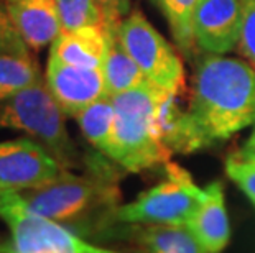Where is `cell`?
Wrapping results in <instances>:
<instances>
[{
	"label": "cell",
	"instance_id": "obj_19",
	"mask_svg": "<svg viewBox=\"0 0 255 253\" xmlns=\"http://www.w3.org/2000/svg\"><path fill=\"white\" fill-rule=\"evenodd\" d=\"M63 30L102 26V15L94 0H55Z\"/></svg>",
	"mask_w": 255,
	"mask_h": 253
},
{
	"label": "cell",
	"instance_id": "obj_23",
	"mask_svg": "<svg viewBox=\"0 0 255 253\" xmlns=\"http://www.w3.org/2000/svg\"><path fill=\"white\" fill-rule=\"evenodd\" d=\"M102 15V28L119 26L121 21L132 12L130 0H94Z\"/></svg>",
	"mask_w": 255,
	"mask_h": 253
},
{
	"label": "cell",
	"instance_id": "obj_15",
	"mask_svg": "<svg viewBox=\"0 0 255 253\" xmlns=\"http://www.w3.org/2000/svg\"><path fill=\"white\" fill-rule=\"evenodd\" d=\"M135 237L150 253H206L188 225H138Z\"/></svg>",
	"mask_w": 255,
	"mask_h": 253
},
{
	"label": "cell",
	"instance_id": "obj_20",
	"mask_svg": "<svg viewBox=\"0 0 255 253\" xmlns=\"http://www.w3.org/2000/svg\"><path fill=\"white\" fill-rule=\"evenodd\" d=\"M226 174L237 184L244 194L255 206V163L242 158L241 155L231 156L226 161Z\"/></svg>",
	"mask_w": 255,
	"mask_h": 253
},
{
	"label": "cell",
	"instance_id": "obj_25",
	"mask_svg": "<svg viewBox=\"0 0 255 253\" xmlns=\"http://www.w3.org/2000/svg\"><path fill=\"white\" fill-rule=\"evenodd\" d=\"M0 253H10V239H5L2 234H0Z\"/></svg>",
	"mask_w": 255,
	"mask_h": 253
},
{
	"label": "cell",
	"instance_id": "obj_2",
	"mask_svg": "<svg viewBox=\"0 0 255 253\" xmlns=\"http://www.w3.org/2000/svg\"><path fill=\"white\" fill-rule=\"evenodd\" d=\"M20 194L38 214L91 237L109 232L112 214L121 206L117 182L101 165L81 176L64 171L56 179Z\"/></svg>",
	"mask_w": 255,
	"mask_h": 253
},
{
	"label": "cell",
	"instance_id": "obj_10",
	"mask_svg": "<svg viewBox=\"0 0 255 253\" xmlns=\"http://www.w3.org/2000/svg\"><path fill=\"white\" fill-rule=\"evenodd\" d=\"M45 83L61 110L69 117H76L92 102L107 95L102 69L71 66L53 58H48Z\"/></svg>",
	"mask_w": 255,
	"mask_h": 253
},
{
	"label": "cell",
	"instance_id": "obj_5",
	"mask_svg": "<svg viewBox=\"0 0 255 253\" xmlns=\"http://www.w3.org/2000/svg\"><path fill=\"white\" fill-rule=\"evenodd\" d=\"M204 189L183 166L168 161L165 179L142 192L135 201L121 204L112 214L117 225H186L198 209Z\"/></svg>",
	"mask_w": 255,
	"mask_h": 253
},
{
	"label": "cell",
	"instance_id": "obj_8",
	"mask_svg": "<svg viewBox=\"0 0 255 253\" xmlns=\"http://www.w3.org/2000/svg\"><path fill=\"white\" fill-rule=\"evenodd\" d=\"M68 171L45 147L31 138L0 142V191L23 192Z\"/></svg>",
	"mask_w": 255,
	"mask_h": 253
},
{
	"label": "cell",
	"instance_id": "obj_4",
	"mask_svg": "<svg viewBox=\"0 0 255 253\" xmlns=\"http://www.w3.org/2000/svg\"><path fill=\"white\" fill-rule=\"evenodd\" d=\"M64 117L45 79L0 102V128L26 133L69 171L83 165V158L69 137Z\"/></svg>",
	"mask_w": 255,
	"mask_h": 253
},
{
	"label": "cell",
	"instance_id": "obj_11",
	"mask_svg": "<svg viewBox=\"0 0 255 253\" xmlns=\"http://www.w3.org/2000/svg\"><path fill=\"white\" fill-rule=\"evenodd\" d=\"M13 26L30 50H41L63 31L55 0H3Z\"/></svg>",
	"mask_w": 255,
	"mask_h": 253
},
{
	"label": "cell",
	"instance_id": "obj_24",
	"mask_svg": "<svg viewBox=\"0 0 255 253\" xmlns=\"http://www.w3.org/2000/svg\"><path fill=\"white\" fill-rule=\"evenodd\" d=\"M242 152H255V125L252 127V133H251V137L247 138L246 147L242 148Z\"/></svg>",
	"mask_w": 255,
	"mask_h": 253
},
{
	"label": "cell",
	"instance_id": "obj_27",
	"mask_svg": "<svg viewBox=\"0 0 255 253\" xmlns=\"http://www.w3.org/2000/svg\"><path fill=\"white\" fill-rule=\"evenodd\" d=\"M153 2H155V3H158V0H153Z\"/></svg>",
	"mask_w": 255,
	"mask_h": 253
},
{
	"label": "cell",
	"instance_id": "obj_26",
	"mask_svg": "<svg viewBox=\"0 0 255 253\" xmlns=\"http://www.w3.org/2000/svg\"><path fill=\"white\" fill-rule=\"evenodd\" d=\"M239 155H241L242 158L251 160V161H254V163H255V152H241Z\"/></svg>",
	"mask_w": 255,
	"mask_h": 253
},
{
	"label": "cell",
	"instance_id": "obj_17",
	"mask_svg": "<svg viewBox=\"0 0 255 253\" xmlns=\"http://www.w3.org/2000/svg\"><path fill=\"white\" fill-rule=\"evenodd\" d=\"M45 79L31 56L0 55V102Z\"/></svg>",
	"mask_w": 255,
	"mask_h": 253
},
{
	"label": "cell",
	"instance_id": "obj_13",
	"mask_svg": "<svg viewBox=\"0 0 255 253\" xmlns=\"http://www.w3.org/2000/svg\"><path fill=\"white\" fill-rule=\"evenodd\" d=\"M107 53V38L102 26L91 25L63 30L51 43L50 58L78 68L101 69Z\"/></svg>",
	"mask_w": 255,
	"mask_h": 253
},
{
	"label": "cell",
	"instance_id": "obj_22",
	"mask_svg": "<svg viewBox=\"0 0 255 253\" xmlns=\"http://www.w3.org/2000/svg\"><path fill=\"white\" fill-rule=\"evenodd\" d=\"M0 55L30 56V48L13 26L5 7H0Z\"/></svg>",
	"mask_w": 255,
	"mask_h": 253
},
{
	"label": "cell",
	"instance_id": "obj_18",
	"mask_svg": "<svg viewBox=\"0 0 255 253\" xmlns=\"http://www.w3.org/2000/svg\"><path fill=\"white\" fill-rule=\"evenodd\" d=\"M199 0H158L178 48L186 56L198 50L193 38V15Z\"/></svg>",
	"mask_w": 255,
	"mask_h": 253
},
{
	"label": "cell",
	"instance_id": "obj_21",
	"mask_svg": "<svg viewBox=\"0 0 255 253\" xmlns=\"http://www.w3.org/2000/svg\"><path fill=\"white\" fill-rule=\"evenodd\" d=\"M242 28L239 53L255 69V0H242Z\"/></svg>",
	"mask_w": 255,
	"mask_h": 253
},
{
	"label": "cell",
	"instance_id": "obj_12",
	"mask_svg": "<svg viewBox=\"0 0 255 253\" xmlns=\"http://www.w3.org/2000/svg\"><path fill=\"white\" fill-rule=\"evenodd\" d=\"M186 225L206 253H221L226 249L231 239V224L221 181H213L204 187V196Z\"/></svg>",
	"mask_w": 255,
	"mask_h": 253
},
{
	"label": "cell",
	"instance_id": "obj_6",
	"mask_svg": "<svg viewBox=\"0 0 255 253\" xmlns=\"http://www.w3.org/2000/svg\"><path fill=\"white\" fill-rule=\"evenodd\" d=\"M0 217L10 230V253H124L91 244L38 214L17 191H0Z\"/></svg>",
	"mask_w": 255,
	"mask_h": 253
},
{
	"label": "cell",
	"instance_id": "obj_9",
	"mask_svg": "<svg viewBox=\"0 0 255 253\" xmlns=\"http://www.w3.org/2000/svg\"><path fill=\"white\" fill-rule=\"evenodd\" d=\"M242 0H199L193 15V38L199 51L226 55L239 45Z\"/></svg>",
	"mask_w": 255,
	"mask_h": 253
},
{
	"label": "cell",
	"instance_id": "obj_1",
	"mask_svg": "<svg viewBox=\"0 0 255 253\" xmlns=\"http://www.w3.org/2000/svg\"><path fill=\"white\" fill-rule=\"evenodd\" d=\"M199 150L255 125V69L246 59L208 55L194 74L188 107Z\"/></svg>",
	"mask_w": 255,
	"mask_h": 253
},
{
	"label": "cell",
	"instance_id": "obj_14",
	"mask_svg": "<svg viewBox=\"0 0 255 253\" xmlns=\"http://www.w3.org/2000/svg\"><path fill=\"white\" fill-rule=\"evenodd\" d=\"M104 31L107 38V53L101 69L104 74L106 94L117 95L148 84L140 68L124 48L119 36V26H107Z\"/></svg>",
	"mask_w": 255,
	"mask_h": 253
},
{
	"label": "cell",
	"instance_id": "obj_3",
	"mask_svg": "<svg viewBox=\"0 0 255 253\" xmlns=\"http://www.w3.org/2000/svg\"><path fill=\"white\" fill-rule=\"evenodd\" d=\"M160 90L148 83L111 95L116 109V125L109 158L132 173L165 166L170 161L171 153L160 140L155 123Z\"/></svg>",
	"mask_w": 255,
	"mask_h": 253
},
{
	"label": "cell",
	"instance_id": "obj_16",
	"mask_svg": "<svg viewBox=\"0 0 255 253\" xmlns=\"http://www.w3.org/2000/svg\"><path fill=\"white\" fill-rule=\"evenodd\" d=\"M84 138L109 158L116 125V109L111 95L97 99L74 117Z\"/></svg>",
	"mask_w": 255,
	"mask_h": 253
},
{
	"label": "cell",
	"instance_id": "obj_7",
	"mask_svg": "<svg viewBox=\"0 0 255 253\" xmlns=\"http://www.w3.org/2000/svg\"><path fill=\"white\" fill-rule=\"evenodd\" d=\"M124 48L151 85L184 92V68L180 55L140 10H132L119 25Z\"/></svg>",
	"mask_w": 255,
	"mask_h": 253
}]
</instances>
